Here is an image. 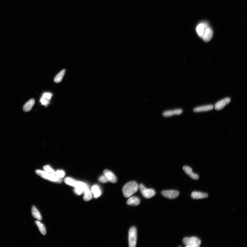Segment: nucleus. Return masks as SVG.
I'll return each instance as SVG.
<instances>
[{
  "mask_svg": "<svg viewBox=\"0 0 247 247\" xmlns=\"http://www.w3.org/2000/svg\"><path fill=\"white\" fill-rule=\"evenodd\" d=\"M191 196L193 199H206L208 197V194L207 193L199 192H193Z\"/></svg>",
  "mask_w": 247,
  "mask_h": 247,
  "instance_id": "14",
  "label": "nucleus"
},
{
  "mask_svg": "<svg viewBox=\"0 0 247 247\" xmlns=\"http://www.w3.org/2000/svg\"><path fill=\"white\" fill-rule=\"evenodd\" d=\"M99 181L100 182L102 183H106L109 182L108 179L104 174L99 177Z\"/></svg>",
  "mask_w": 247,
  "mask_h": 247,
  "instance_id": "27",
  "label": "nucleus"
},
{
  "mask_svg": "<svg viewBox=\"0 0 247 247\" xmlns=\"http://www.w3.org/2000/svg\"><path fill=\"white\" fill-rule=\"evenodd\" d=\"M139 188L143 196L146 199H150L155 195V192L152 189L147 188L145 187L143 184H141L139 185Z\"/></svg>",
  "mask_w": 247,
  "mask_h": 247,
  "instance_id": "5",
  "label": "nucleus"
},
{
  "mask_svg": "<svg viewBox=\"0 0 247 247\" xmlns=\"http://www.w3.org/2000/svg\"><path fill=\"white\" fill-rule=\"evenodd\" d=\"M139 189V185L135 181H130L123 186L122 189L124 195L126 198H129L136 193Z\"/></svg>",
  "mask_w": 247,
  "mask_h": 247,
  "instance_id": "1",
  "label": "nucleus"
},
{
  "mask_svg": "<svg viewBox=\"0 0 247 247\" xmlns=\"http://www.w3.org/2000/svg\"><path fill=\"white\" fill-rule=\"evenodd\" d=\"M36 173L38 176L42 178L47 179V180L53 182L60 183L62 182L61 178H59L55 174L48 173L45 171L38 170L36 171Z\"/></svg>",
  "mask_w": 247,
  "mask_h": 247,
  "instance_id": "2",
  "label": "nucleus"
},
{
  "mask_svg": "<svg viewBox=\"0 0 247 247\" xmlns=\"http://www.w3.org/2000/svg\"><path fill=\"white\" fill-rule=\"evenodd\" d=\"M83 193H84L85 194L83 199L85 201H89V200L92 199V193L91 192L88 186L85 188L84 190Z\"/></svg>",
  "mask_w": 247,
  "mask_h": 247,
  "instance_id": "19",
  "label": "nucleus"
},
{
  "mask_svg": "<svg viewBox=\"0 0 247 247\" xmlns=\"http://www.w3.org/2000/svg\"><path fill=\"white\" fill-rule=\"evenodd\" d=\"M161 194L164 197L170 199H175L179 194L178 191L176 190H165L163 191Z\"/></svg>",
  "mask_w": 247,
  "mask_h": 247,
  "instance_id": "6",
  "label": "nucleus"
},
{
  "mask_svg": "<svg viewBox=\"0 0 247 247\" xmlns=\"http://www.w3.org/2000/svg\"><path fill=\"white\" fill-rule=\"evenodd\" d=\"M55 175L60 178H62L64 177L65 173L64 171L62 170H58L55 172Z\"/></svg>",
  "mask_w": 247,
  "mask_h": 247,
  "instance_id": "25",
  "label": "nucleus"
},
{
  "mask_svg": "<svg viewBox=\"0 0 247 247\" xmlns=\"http://www.w3.org/2000/svg\"><path fill=\"white\" fill-rule=\"evenodd\" d=\"M92 192L95 198L100 197L102 194L101 190L99 186L97 185H94L92 186Z\"/></svg>",
  "mask_w": 247,
  "mask_h": 247,
  "instance_id": "18",
  "label": "nucleus"
},
{
  "mask_svg": "<svg viewBox=\"0 0 247 247\" xmlns=\"http://www.w3.org/2000/svg\"><path fill=\"white\" fill-rule=\"evenodd\" d=\"M127 202V203L129 205L137 206L140 203L141 201L138 197L132 196L129 197Z\"/></svg>",
  "mask_w": 247,
  "mask_h": 247,
  "instance_id": "15",
  "label": "nucleus"
},
{
  "mask_svg": "<svg viewBox=\"0 0 247 247\" xmlns=\"http://www.w3.org/2000/svg\"><path fill=\"white\" fill-rule=\"evenodd\" d=\"M32 214L33 217L39 220L42 219V216L41 214L35 206H33L32 208Z\"/></svg>",
  "mask_w": 247,
  "mask_h": 247,
  "instance_id": "20",
  "label": "nucleus"
},
{
  "mask_svg": "<svg viewBox=\"0 0 247 247\" xmlns=\"http://www.w3.org/2000/svg\"><path fill=\"white\" fill-rule=\"evenodd\" d=\"M183 242L186 247H199L201 243L199 238L194 237H185Z\"/></svg>",
  "mask_w": 247,
  "mask_h": 247,
  "instance_id": "3",
  "label": "nucleus"
},
{
  "mask_svg": "<svg viewBox=\"0 0 247 247\" xmlns=\"http://www.w3.org/2000/svg\"><path fill=\"white\" fill-rule=\"evenodd\" d=\"M137 231L136 227L130 228L129 234V247H135L137 244Z\"/></svg>",
  "mask_w": 247,
  "mask_h": 247,
  "instance_id": "4",
  "label": "nucleus"
},
{
  "mask_svg": "<svg viewBox=\"0 0 247 247\" xmlns=\"http://www.w3.org/2000/svg\"><path fill=\"white\" fill-rule=\"evenodd\" d=\"M78 181L70 177H67L64 179V182L65 183L74 187L77 185Z\"/></svg>",
  "mask_w": 247,
  "mask_h": 247,
  "instance_id": "17",
  "label": "nucleus"
},
{
  "mask_svg": "<svg viewBox=\"0 0 247 247\" xmlns=\"http://www.w3.org/2000/svg\"><path fill=\"white\" fill-rule=\"evenodd\" d=\"M213 30L208 26L205 31L202 38L205 42H208L211 40L213 37Z\"/></svg>",
  "mask_w": 247,
  "mask_h": 247,
  "instance_id": "8",
  "label": "nucleus"
},
{
  "mask_svg": "<svg viewBox=\"0 0 247 247\" xmlns=\"http://www.w3.org/2000/svg\"><path fill=\"white\" fill-rule=\"evenodd\" d=\"M65 69L62 70L60 71L59 74H57L54 79V81L56 83H59L61 82V81L63 78L65 73H66Z\"/></svg>",
  "mask_w": 247,
  "mask_h": 247,
  "instance_id": "21",
  "label": "nucleus"
},
{
  "mask_svg": "<svg viewBox=\"0 0 247 247\" xmlns=\"http://www.w3.org/2000/svg\"><path fill=\"white\" fill-rule=\"evenodd\" d=\"M231 99L229 97H226L216 102L215 104V108L216 110H220L230 103Z\"/></svg>",
  "mask_w": 247,
  "mask_h": 247,
  "instance_id": "7",
  "label": "nucleus"
},
{
  "mask_svg": "<svg viewBox=\"0 0 247 247\" xmlns=\"http://www.w3.org/2000/svg\"><path fill=\"white\" fill-rule=\"evenodd\" d=\"M214 106L213 105H208L204 106L196 107L193 109L195 112H207L213 110Z\"/></svg>",
  "mask_w": 247,
  "mask_h": 247,
  "instance_id": "13",
  "label": "nucleus"
},
{
  "mask_svg": "<svg viewBox=\"0 0 247 247\" xmlns=\"http://www.w3.org/2000/svg\"><path fill=\"white\" fill-rule=\"evenodd\" d=\"M36 223L38 226L39 231H40L41 234L44 235H45L46 234V231L45 226L39 221H36Z\"/></svg>",
  "mask_w": 247,
  "mask_h": 247,
  "instance_id": "22",
  "label": "nucleus"
},
{
  "mask_svg": "<svg viewBox=\"0 0 247 247\" xmlns=\"http://www.w3.org/2000/svg\"><path fill=\"white\" fill-rule=\"evenodd\" d=\"M183 113V111L181 109H177L173 110L165 111L163 113V115L165 117H171L174 115H179Z\"/></svg>",
  "mask_w": 247,
  "mask_h": 247,
  "instance_id": "12",
  "label": "nucleus"
},
{
  "mask_svg": "<svg viewBox=\"0 0 247 247\" xmlns=\"http://www.w3.org/2000/svg\"><path fill=\"white\" fill-rule=\"evenodd\" d=\"M52 96L53 94H51V93L45 92L44 93L42 97H43L44 98H45L49 101Z\"/></svg>",
  "mask_w": 247,
  "mask_h": 247,
  "instance_id": "26",
  "label": "nucleus"
},
{
  "mask_svg": "<svg viewBox=\"0 0 247 247\" xmlns=\"http://www.w3.org/2000/svg\"><path fill=\"white\" fill-rule=\"evenodd\" d=\"M103 173L104 174L106 177L109 182L113 183H115L117 182V178L112 172L108 170H106L104 171Z\"/></svg>",
  "mask_w": 247,
  "mask_h": 247,
  "instance_id": "10",
  "label": "nucleus"
},
{
  "mask_svg": "<svg viewBox=\"0 0 247 247\" xmlns=\"http://www.w3.org/2000/svg\"><path fill=\"white\" fill-rule=\"evenodd\" d=\"M35 102V101L34 99H32L29 100L23 106V110L25 112H28L31 111L33 106L34 105Z\"/></svg>",
  "mask_w": 247,
  "mask_h": 247,
  "instance_id": "16",
  "label": "nucleus"
},
{
  "mask_svg": "<svg viewBox=\"0 0 247 247\" xmlns=\"http://www.w3.org/2000/svg\"><path fill=\"white\" fill-rule=\"evenodd\" d=\"M209 26L206 23L202 22L197 25L196 28V31L198 35L202 38L203 36L204 32L207 28Z\"/></svg>",
  "mask_w": 247,
  "mask_h": 247,
  "instance_id": "9",
  "label": "nucleus"
},
{
  "mask_svg": "<svg viewBox=\"0 0 247 247\" xmlns=\"http://www.w3.org/2000/svg\"><path fill=\"white\" fill-rule=\"evenodd\" d=\"M43 169L44 171L48 173H52L55 175V171L54 170L50 165H46L43 167Z\"/></svg>",
  "mask_w": 247,
  "mask_h": 247,
  "instance_id": "23",
  "label": "nucleus"
},
{
  "mask_svg": "<svg viewBox=\"0 0 247 247\" xmlns=\"http://www.w3.org/2000/svg\"><path fill=\"white\" fill-rule=\"evenodd\" d=\"M40 102H41L42 105L46 106H47L49 103V101H48V100H46L45 98H44L43 97H42L41 99Z\"/></svg>",
  "mask_w": 247,
  "mask_h": 247,
  "instance_id": "28",
  "label": "nucleus"
},
{
  "mask_svg": "<svg viewBox=\"0 0 247 247\" xmlns=\"http://www.w3.org/2000/svg\"><path fill=\"white\" fill-rule=\"evenodd\" d=\"M74 192L77 195H80L84 192L85 189L80 187H74Z\"/></svg>",
  "mask_w": 247,
  "mask_h": 247,
  "instance_id": "24",
  "label": "nucleus"
},
{
  "mask_svg": "<svg viewBox=\"0 0 247 247\" xmlns=\"http://www.w3.org/2000/svg\"><path fill=\"white\" fill-rule=\"evenodd\" d=\"M183 171L185 173L190 176L191 178L195 180H197L199 178V176L198 174L193 172L191 168L187 166H185L183 167Z\"/></svg>",
  "mask_w": 247,
  "mask_h": 247,
  "instance_id": "11",
  "label": "nucleus"
}]
</instances>
